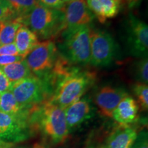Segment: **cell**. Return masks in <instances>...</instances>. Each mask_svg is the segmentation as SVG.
Wrapping results in <instances>:
<instances>
[{"instance_id": "6da1fadb", "label": "cell", "mask_w": 148, "mask_h": 148, "mask_svg": "<svg viewBox=\"0 0 148 148\" xmlns=\"http://www.w3.org/2000/svg\"><path fill=\"white\" fill-rule=\"evenodd\" d=\"M29 123L36 127L52 143H62L69 135L64 110L48 100L29 111Z\"/></svg>"}, {"instance_id": "7a4b0ae2", "label": "cell", "mask_w": 148, "mask_h": 148, "mask_svg": "<svg viewBox=\"0 0 148 148\" xmlns=\"http://www.w3.org/2000/svg\"><path fill=\"white\" fill-rule=\"evenodd\" d=\"M23 25L38 38L46 40L57 37L65 29L63 11L36 5L28 13L19 16Z\"/></svg>"}, {"instance_id": "3957f363", "label": "cell", "mask_w": 148, "mask_h": 148, "mask_svg": "<svg viewBox=\"0 0 148 148\" xmlns=\"http://www.w3.org/2000/svg\"><path fill=\"white\" fill-rule=\"evenodd\" d=\"M95 79V73L77 67L60 81L49 101L64 110L79 100Z\"/></svg>"}, {"instance_id": "277c9868", "label": "cell", "mask_w": 148, "mask_h": 148, "mask_svg": "<svg viewBox=\"0 0 148 148\" xmlns=\"http://www.w3.org/2000/svg\"><path fill=\"white\" fill-rule=\"evenodd\" d=\"M89 25L65 29L60 34L62 55L74 64H87L90 60Z\"/></svg>"}, {"instance_id": "5b68a950", "label": "cell", "mask_w": 148, "mask_h": 148, "mask_svg": "<svg viewBox=\"0 0 148 148\" xmlns=\"http://www.w3.org/2000/svg\"><path fill=\"white\" fill-rule=\"evenodd\" d=\"M9 90L17 102L27 110L47 101L53 94L47 83L34 75L12 83Z\"/></svg>"}, {"instance_id": "8992f818", "label": "cell", "mask_w": 148, "mask_h": 148, "mask_svg": "<svg viewBox=\"0 0 148 148\" xmlns=\"http://www.w3.org/2000/svg\"><path fill=\"white\" fill-rule=\"evenodd\" d=\"M58 56L55 42L46 40L38 42L24 59L33 75L43 79L52 71Z\"/></svg>"}, {"instance_id": "52a82bcc", "label": "cell", "mask_w": 148, "mask_h": 148, "mask_svg": "<svg viewBox=\"0 0 148 148\" xmlns=\"http://www.w3.org/2000/svg\"><path fill=\"white\" fill-rule=\"evenodd\" d=\"M90 60L95 66H106L115 58L116 45L110 34L90 29Z\"/></svg>"}, {"instance_id": "ba28073f", "label": "cell", "mask_w": 148, "mask_h": 148, "mask_svg": "<svg viewBox=\"0 0 148 148\" xmlns=\"http://www.w3.org/2000/svg\"><path fill=\"white\" fill-rule=\"evenodd\" d=\"M29 120L0 111V139L9 143L23 141L30 136Z\"/></svg>"}, {"instance_id": "9c48e42d", "label": "cell", "mask_w": 148, "mask_h": 148, "mask_svg": "<svg viewBox=\"0 0 148 148\" xmlns=\"http://www.w3.org/2000/svg\"><path fill=\"white\" fill-rule=\"evenodd\" d=\"M127 44L131 53L145 58L148 49V26L145 22L132 14L127 21Z\"/></svg>"}, {"instance_id": "30bf717a", "label": "cell", "mask_w": 148, "mask_h": 148, "mask_svg": "<svg viewBox=\"0 0 148 148\" xmlns=\"http://www.w3.org/2000/svg\"><path fill=\"white\" fill-rule=\"evenodd\" d=\"M62 10L64 15L65 29L89 25L95 17L85 0H74L66 3Z\"/></svg>"}, {"instance_id": "8fae6325", "label": "cell", "mask_w": 148, "mask_h": 148, "mask_svg": "<svg viewBox=\"0 0 148 148\" xmlns=\"http://www.w3.org/2000/svg\"><path fill=\"white\" fill-rule=\"evenodd\" d=\"M127 95V92L123 88L106 86L97 90L94 100L102 115L112 117L116 106Z\"/></svg>"}, {"instance_id": "7c38bea8", "label": "cell", "mask_w": 148, "mask_h": 148, "mask_svg": "<svg viewBox=\"0 0 148 148\" xmlns=\"http://www.w3.org/2000/svg\"><path fill=\"white\" fill-rule=\"evenodd\" d=\"M64 114L68 129L71 131L91 117L92 107L86 98H82L64 109Z\"/></svg>"}, {"instance_id": "4fadbf2b", "label": "cell", "mask_w": 148, "mask_h": 148, "mask_svg": "<svg viewBox=\"0 0 148 148\" xmlns=\"http://www.w3.org/2000/svg\"><path fill=\"white\" fill-rule=\"evenodd\" d=\"M86 5L101 23L119 13L121 3L116 0H86Z\"/></svg>"}, {"instance_id": "5bb4252c", "label": "cell", "mask_w": 148, "mask_h": 148, "mask_svg": "<svg viewBox=\"0 0 148 148\" xmlns=\"http://www.w3.org/2000/svg\"><path fill=\"white\" fill-rule=\"evenodd\" d=\"M137 136V132L128 125H120L107 138L104 148H131Z\"/></svg>"}, {"instance_id": "9a60e30c", "label": "cell", "mask_w": 148, "mask_h": 148, "mask_svg": "<svg viewBox=\"0 0 148 148\" xmlns=\"http://www.w3.org/2000/svg\"><path fill=\"white\" fill-rule=\"evenodd\" d=\"M139 106L134 98L127 95L116 106L112 117L120 125H128L136 121Z\"/></svg>"}, {"instance_id": "2e32d148", "label": "cell", "mask_w": 148, "mask_h": 148, "mask_svg": "<svg viewBox=\"0 0 148 148\" xmlns=\"http://www.w3.org/2000/svg\"><path fill=\"white\" fill-rule=\"evenodd\" d=\"M18 55L25 58L39 42L38 37L25 25H22L16 32L14 39Z\"/></svg>"}, {"instance_id": "e0dca14e", "label": "cell", "mask_w": 148, "mask_h": 148, "mask_svg": "<svg viewBox=\"0 0 148 148\" xmlns=\"http://www.w3.org/2000/svg\"><path fill=\"white\" fill-rule=\"evenodd\" d=\"M30 110L23 108L17 102L10 90H7L0 94V111L1 112L29 120Z\"/></svg>"}, {"instance_id": "ac0fdd59", "label": "cell", "mask_w": 148, "mask_h": 148, "mask_svg": "<svg viewBox=\"0 0 148 148\" xmlns=\"http://www.w3.org/2000/svg\"><path fill=\"white\" fill-rule=\"evenodd\" d=\"M10 82L14 83L33 75L25 59L0 67Z\"/></svg>"}, {"instance_id": "d6986e66", "label": "cell", "mask_w": 148, "mask_h": 148, "mask_svg": "<svg viewBox=\"0 0 148 148\" xmlns=\"http://www.w3.org/2000/svg\"><path fill=\"white\" fill-rule=\"evenodd\" d=\"M23 25L19 16L0 23V45H7L14 42L17 30Z\"/></svg>"}, {"instance_id": "ffe728a7", "label": "cell", "mask_w": 148, "mask_h": 148, "mask_svg": "<svg viewBox=\"0 0 148 148\" xmlns=\"http://www.w3.org/2000/svg\"><path fill=\"white\" fill-rule=\"evenodd\" d=\"M17 16H23L38 5V0H7Z\"/></svg>"}, {"instance_id": "44dd1931", "label": "cell", "mask_w": 148, "mask_h": 148, "mask_svg": "<svg viewBox=\"0 0 148 148\" xmlns=\"http://www.w3.org/2000/svg\"><path fill=\"white\" fill-rule=\"evenodd\" d=\"M133 91L137 97L138 103L143 110L148 108V86L147 84L136 82L133 86Z\"/></svg>"}, {"instance_id": "7402d4cb", "label": "cell", "mask_w": 148, "mask_h": 148, "mask_svg": "<svg viewBox=\"0 0 148 148\" xmlns=\"http://www.w3.org/2000/svg\"><path fill=\"white\" fill-rule=\"evenodd\" d=\"M135 75L138 82L147 84L148 82V61L147 58H143L138 61L135 66Z\"/></svg>"}, {"instance_id": "603a6c76", "label": "cell", "mask_w": 148, "mask_h": 148, "mask_svg": "<svg viewBox=\"0 0 148 148\" xmlns=\"http://www.w3.org/2000/svg\"><path fill=\"white\" fill-rule=\"evenodd\" d=\"M16 12L10 5H0V23L16 16Z\"/></svg>"}, {"instance_id": "cb8c5ba5", "label": "cell", "mask_w": 148, "mask_h": 148, "mask_svg": "<svg viewBox=\"0 0 148 148\" xmlns=\"http://www.w3.org/2000/svg\"><path fill=\"white\" fill-rule=\"evenodd\" d=\"M38 3L48 8L62 10L65 5L62 0H38Z\"/></svg>"}, {"instance_id": "d4e9b609", "label": "cell", "mask_w": 148, "mask_h": 148, "mask_svg": "<svg viewBox=\"0 0 148 148\" xmlns=\"http://www.w3.org/2000/svg\"><path fill=\"white\" fill-rule=\"evenodd\" d=\"M24 59L19 55H0V67L14 63Z\"/></svg>"}, {"instance_id": "484cf974", "label": "cell", "mask_w": 148, "mask_h": 148, "mask_svg": "<svg viewBox=\"0 0 148 148\" xmlns=\"http://www.w3.org/2000/svg\"><path fill=\"white\" fill-rule=\"evenodd\" d=\"M131 148H148L147 132H142L136 136V140Z\"/></svg>"}, {"instance_id": "4316f807", "label": "cell", "mask_w": 148, "mask_h": 148, "mask_svg": "<svg viewBox=\"0 0 148 148\" xmlns=\"http://www.w3.org/2000/svg\"><path fill=\"white\" fill-rule=\"evenodd\" d=\"M0 55H18V50L14 42L7 44V45H0Z\"/></svg>"}, {"instance_id": "83f0119b", "label": "cell", "mask_w": 148, "mask_h": 148, "mask_svg": "<svg viewBox=\"0 0 148 148\" xmlns=\"http://www.w3.org/2000/svg\"><path fill=\"white\" fill-rule=\"evenodd\" d=\"M11 85L12 83L10 82L2 70L0 69V94L10 90Z\"/></svg>"}, {"instance_id": "f1b7e54d", "label": "cell", "mask_w": 148, "mask_h": 148, "mask_svg": "<svg viewBox=\"0 0 148 148\" xmlns=\"http://www.w3.org/2000/svg\"><path fill=\"white\" fill-rule=\"evenodd\" d=\"M14 146V143H9L0 139V148H12Z\"/></svg>"}, {"instance_id": "f546056e", "label": "cell", "mask_w": 148, "mask_h": 148, "mask_svg": "<svg viewBox=\"0 0 148 148\" xmlns=\"http://www.w3.org/2000/svg\"><path fill=\"white\" fill-rule=\"evenodd\" d=\"M129 8H132L138 4L140 0H125Z\"/></svg>"}, {"instance_id": "4dcf8cb0", "label": "cell", "mask_w": 148, "mask_h": 148, "mask_svg": "<svg viewBox=\"0 0 148 148\" xmlns=\"http://www.w3.org/2000/svg\"><path fill=\"white\" fill-rule=\"evenodd\" d=\"M0 5H10V3L7 0H0Z\"/></svg>"}, {"instance_id": "1f68e13d", "label": "cell", "mask_w": 148, "mask_h": 148, "mask_svg": "<svg viewBox=\"0 0 148 148\" xmlns=\"http://www.w3.org/2000/svg\"><path fill=\"white\" fill-rule=\"evenodd\" d=\"M34 148H44V147L43 146L39 145V144H36V145H34Z\"/></svg>"}, {"instance_id": "d6a6232c", "label": "cell", "mask_w": 148, "mask_h": 148, "mask_svg": "<svg viewBox=\"0 0 148 148\" xmlns=\"http://www.w3.org/2000/svg\"><path fill=\"white\" fill-rule=\"evenodd\" d=\"M62 1L66 4V3L71 2V1H74V0H62Z\"/></svg>"}, {"instance_id": "836d02e7", "label": "cell", "mask_w": 148, "mask_h": 148, "mask_svg": "<svg viewBox=\"0 0 148 148\" xmlns=\"http://www.w3.org/2000/svg\"><path fill=\"white\" fill-rule=\"evenodd\" d=\"M116 1H119V2L120 3H121V2H122V0H116Z\"/></svg>"}, {"instance_id": "e575fe53", "label": "cell", "mask_w": 148, "mask_h": 148, "mask_svg": "<svg viewBox=\"0 0 148 148\" xmlns=\"http://www.w3.org/2000/svg\"><path fill=\"white\" fill-rule=\"evenodd\" d=\"M16 148H27V147H16Z\"/></svg>"}, {"instance_id": "d590c367", "label": "cell", "mask_w": 148, "mask_h": 148, "mask_svg": "<svg viewBox=\"0 0 148 148\" xmlns=\"http://www.w3.org/2000/svg\"></svg>"}]
</instances>
